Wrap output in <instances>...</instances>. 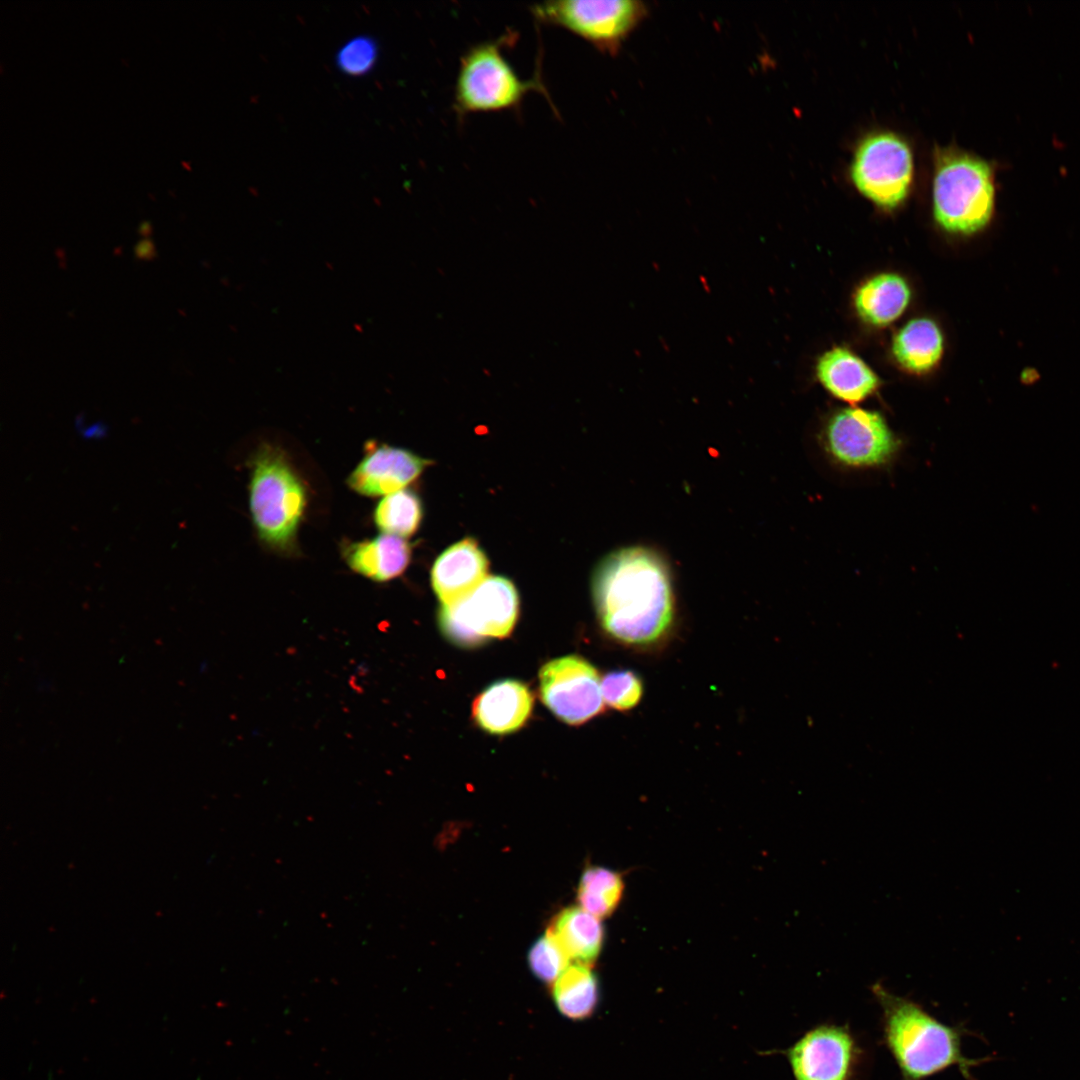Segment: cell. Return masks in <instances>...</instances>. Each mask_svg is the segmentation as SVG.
Here are the masks:
<instances>
[{
  "instance_id": "obj_19",
  "label": "cell",
  "mask_w": 1080,
  "mask_h": 1080,
  "mask_svg": "<svg viewBox=\"0 0 1080 1080\" xmlns=\"http://www.w3.org/2000/svg\"><path fill=\"white\" fill-rule=\"evenodd\" d=\"M943 335L929 318L908 321L894 336L892 354L906 371L924 374L933 369L943 354Z\"/></svg>"
},
{
  "instance_id": "obj_16",
  "label": "cell",
  "mask_w": 1080,
  "mask_h": 1080,
  "mask_svg": "<svg viewBox=\"0 0 1080 1080\" xmlns=\"http://www.w3.org/2000/svg\"><path fill=\"white\" fill-rule=\"evenodd\" d=\"M342 555L354 572L376 582H386L406 570L411 547L403 538L383 533L371 539L345 543Z\"/></svg>"
},
{
  "instance_id": "obj_13",
  "label": "cell",
  "mask_w": 1080,
  "mask_h": 1080,
  "mask_svg": "<svg viewBox=\"0 0 1080 1080\" xmlns=\"http://www.w3.org/2000/svg\"><path fill=\"white\" fill-rule=\"evenodd\" d=\"M488 559L472 538L454 543L435 560L431 583L442 605H449L472 592L487 576Z\"/></svg>"
},
{
  "instance_id": "obj_17",
  "label": "cell",
  "mask_w": 1080,
  "mask_h": 1080,
  "mask_svg": "<svg viewBox=\"0 0 1080 1080\" xmlns=\"http://www.w3.org/2000/svg\"><path fill=\"white\" fill-rule=\"evenodd\" d=\"M570 963L592 966L604 941V928L599 918L578 906L561 910L551 920L546 931Z\"/></svg>"
},
{
  "instance_id": "obj_25",
  "label": "cell",
  "mask_w": 1080,
  "mask_h": 1080,
  "mask_svg": "<svg viewBox=\"0 0 1080 1080\" xmlns=\"http://www.w3.org/2000/svg\"><path fill=\"white\" fill-rule=\"evenodd\" d=\"M376 59V42L367 36H358L340 48L336 55V64L347 74L361 75L374 66Z\"/></svg>"
},
{
  "instance_id": "obj_26",
  "label": "cell",
  "mask_w": 1080,
  "mask_h": 1080,
  "mask_svg": "<svg viewBox=\"0 0 1080 1080\" xmlns=\"http://www.w3.org/2000/svg\"><path fill=\"white\" fill-rule=\"evenodd\" d=\"M134 253L137 259L146 261L152 260L157 254L154 243L149 238L139 240L135 245Z\"/></svg>"
},
{
  "instance_id": "obj_14",
  "label": "cell",
  "mask_w": 1080,
  "mask_h": 1080,
  "mask_svg": "<svg viewBox=\"0 0 1080 1080\" xmlns=\"http://www.w3.org/2000/svg\"><path fill=\"white\" fill-rule=\"evenodd\" d=\"M533 697L529 688L516 680H501L488 686L473 702L475 722L494 735L521 728L531 714Z\"/></svg>"
},
{
  "instance_id": "obj_10",
  "label": "cell",
  "mask_w": 1080,
  "mask_h": 1080,
  "mask_svg": "<svg viewBox=\"0 0 1080 1080\" xmlns=\"http://www.w3.org/2000/svg\"><path fill=\"white\" fill-rule=\"evenodd\" d=\"M543 703L560 720L578 725L603 710L596 668L584 658L568 655L547 662L539 672Z\"/></svg>"
},
{
  "instance_id": "obj_6",
  "label": "cell",
  "mask_w": 1080,
  "mask_h": 1080,
  "mask_svg": "<svg viewBox=\"0 0 1080 1080\" xmlns=\"http://www.w3.org/2000/svg\"><path fill=\"white\" fill-rule=\"evenodd\" d=\"M519 598L513 583L501 576H487L472 592L442 605L440 626L461 646H474L487 638L506 637L518 616Z\"/></svg>"
},
{
  "instance_id": "obj_24",
  "label": "cell",
  "mask_w": 1080,
  "mask_h": 1080,
  "mask_svg": "<svg viewBox=\"0 0 1080 1080\" xmlns=\"http://www.w3.org/2000/svg\"><path fill=\"white\" fill-rule=\"evenodd\" d=\"M528 964L538 979L553 984L570 962L555 941L545 934L531 946Z\"/></svg>"
},
{
  "instance_id": "obj_11",
  "label": "cell",
  "mask_w": 1080,
  "mask_h": 1080,
  "mask_svg": "<svg viewBox=\"0 0 1080 1080\" xmlns=\"http://www.w3.org/2000/svg\"><path fill=\"white\" fill-rule=\"evenodd\" d=\"M785 1055L795 1080H853L860 1049L847 1025L822 1023L804 1033Z\"/></svg>"
},
{
  "instance_id": "obj_12",
  "label": "cell",
  "mask_w": 1080,
  "mask_h": 1080,
  "mask_svg": "<svg viewBox=\"0 0 1080 1080\" xmlns=\"http://www.w3.org/2000/svg\"><path fill=\"white\" fill-rule=\"evenodd\" d=\"M430 464L409 450L368 442L364 457L346 483L363 496H387L404 489Z\"/></svg>"
},
{
  "instance_id": "obj_9",
  "label": "cell",
  "mask_w": 1080,
  "mask_h": 1080,
  "mask_svg": "<svg viewBox=\"0 0 1080 1080\" xmlns=\"http://www.w3.org/2000/svg\"><path fill=\"white\" fill-rule=\"evenodd\" d=\"M824 447L837 463L866 468L887 463L895 454L898 443L879 413L845 408L828 420Z\"/></svg>"
},
{
  "instance_id": "obj_20",
  "label": "cell",
  "mask_w": 1080,
  "mask_h": 1080,
  "mask_svg": "<svg viewBox=\"0 0 1080 1080\" xmlns=\"http://www.w3.org/2000/svg\"><path fill=\"white\" fill-rule=\"evenodd\" d=\"M560 1013L574 1020L590 1016L597 1006L599 987L591 966L570 963L552 984Z\"/></svg>"
},
{
  "instance_id": "obj_3",
  "label": "cell",
  "mask_w": 1080,
  "mask_h": 1080,
  "mask_svg": "<svg viewBox=\"0 0 1080 1080\" xmlns=\"http://www.w3.org/2000/svg\"><path fill=\"white\" fill-rule=\"evenodd\" d=\"M249 507L259 539L270 549L294 552L307 505V491L286 454L261 445L251 462Z\"/></svg>"
},
{
  "instance_id": "obj_21",
  "label": "cell",
  "mask_w": 1080,
  "mask_h": 1080,
  "mask_svg": "<svg viewBox=\"0 0 1080 1080\" xmlns=\"http://www.w3.org/2000/svg\"><path fill=\"white\" fill-rule=\"evenodd\" d=\"M623 892L624 881L620 873L600 866H589L580 877L577 901L585 911L602 919L616 910Z\"/></svg>"
},
{
  "instance_id": "obj_5",
  "label": "cell",
  "mask_w": 1080,
  "mask_h": 1080,
  "mask_svg": "<svg viewBox=\"0 0 1080 1080\" xmlns=\"http://www.w3.org/2000/svg\"><path fill=\"white\" fill-rule=\"evenodd\" d=\"M515 39L510 32L478 43L462 55L453 97L459 119L469 114L514 109L528 92H546L539 77L522 79L504 55V48Z\"/></svg>"
},
{
  "instance_id": "obj_4",
  "label": "cell",
  "mask_w": 1080,
  "mask_h": 1080,
  "mask_svg": "<svg viewBox=\"0 0 1080 1080\" xmlns=\"http://www.w3.org/2000/svg\"><path fill=\"white\" fill-rule=\"evenodd\" d=\"M932 205L934 218L945 231L965 235L980 231L994 208L991 166L952 147L937 150Z\"/></svg>"
},
{
  "instance_id": "obj_18",
  "label": "cell",
  "mask_w": 1080,
  "mask_h": 1080,
  "mask_svg": "<svg viewBox=\"0 0 1080 1080\" xmlns=\"http://www.w3.org/2000/svg\"><path fill=\"white\" fill-rule=\"evenodd\" d=\"M910 298V287L904 278L895 273H882L858 287L854 305L863 321L883 327L903 314Z\"/></svg>"
},
{
  "instance_id": "obj_7",
  "label": "cell",
  "mask_w": 1080,
  "mask_h": 1080,
  "mask_svg": "<svg viewBox=\"0 0 1080 1080\" xmlns=\"http://www.w3.org/2000/svg\"><path fill=\"white\" fill-rule=\"evenodd\" d=\"M850 178L857 190L877 206L898 207L907 198L913 179L909 144L890 131L866 135L854 151Z\"/></svg>"
},
{
  "instance_id": "obj_27",
  "label": "cell",
  "mask_w": 1080,
  "mask_h": 1080,
  "mask_svg": "<svg viewBox=\"0 0 1080 1080\" xmlns=\"http://www.w3.org/2000/svg\"><path fill=\"white\" fill-rule=\"evenodd\" d=\"M108 427L103 422L95 423L83 432L84 438H100L106 435Z\"/></svg>"
},
{
  "instance_id": "obj_8",
  "label": "cell",
  "mask_w": 1080,
  "mask_h": 1080,
  "mask_svg": "<svg viewBox=\"0 0 1080 1080\" xmlns=\"http://www.w3.org/2000/svg\"><path fill=\"white\" fill-rule=\"evenodd\" d=\"M530 10L538 21L566 29L605 51H614L646 14L645 6L635 0L547 1Z\"/></svg>"
},
{
  "instance_id": "obj_15",
  "label": "cell",
  "mask_w": 1080,
  "mask_h": 1080,
  "mask_svg": "<svg viewBox=\"0 0 1080 1080\" xmlns=\"http://www.w3.org/2000/svg\"><path fill=\"white\" fill-rule=\"evenodd\" d=\"M816 375L829 393L852 404L866 399L879 386L873 370L860 357L843 347H834L818 359Z\"/></svg>"
},
{
  "instance_id": "obj_2",
  "label": "cell",
  "mask_w": 1080,
  "mask_h": 1080,
  "mask_svg": "<svg viewBox=\"0 0 1080 1080\" xmlns=\"http://www.w3.org/2000/svg\"><path fill=\"white\" fill-rule=\"evenodd\" d=\"M881 1009L882 1041L898 1067L901 1080H926L956 1067L966 1080L985 1059L962 1052V1026L939 1021L919 1003L892 993L881 982L871 986Z\"/></svg>"
},
{
  "instance_id": "obj_1",
  "label": "cell",
  "mask_w": 1080,
  "mask_h": 1080,
  "mask_svg": "<svg viewBox=\"0 0 1080 1080\" xmlns=\"http://www.w3.org/2000/svg\"><path fill=\"white\" fill-rule=\"evenodd\" d=\"M593 598L603 629L634 646L661 640L674 618L670 576L662 559L639 546L607 555L592 580Z\"/></svg>"
},
{
  "instance_id": "obj_28",
  "label": "cell",
  "mask_w": 1080,
  "mask_h": 1080,
  "mask_svg": "<svg viewBox=\"0 0 1080 1080\" xmlns=\"http://www.w3.org/2000/svg\"><path fill=\"white\" fill-rule=\"evenodd\" d=\"M151 231H152L151 222H149L148 220H144V221L140 222V224L138 226V232H139L140 235L144 236V238H147V236L151 233Z\"/></svg>"
},
{
  "instance_id": "obj_23",
  "label": "cell",
  "mask_w": 1080,
  "mask_h": 1080,
  "mask_svg": "<svg viewBox=\"0 0 1080 1080\" xmlns=\"http://www.w3.org/2000/svg\"><path fill=\"white\" fill-rule=\"evenodd\" d=\"M603 700L617 710H629L636 706L642 696L643 686L640 678L632 671H613L601 681Z\"/></svg>"
},
{
  "instance_id": "obj_22",
  "label": "cell",
  "mask_w": 1080,
  "mask_h": 1080,
  "mask_svg": "<svg viewBox=\"0 0 1080 1080\" xmlns=\"http://www.w3.org/2000/svg\"><path fill=\"white\" fill-rule=\"evenodd\" d=\"M422 517V502L416 493L408 489L383 497L373 513L374 523L382 533L401 538L413 535Z\"/></svg>"
}]
</instances>
